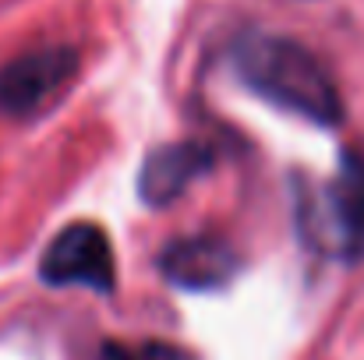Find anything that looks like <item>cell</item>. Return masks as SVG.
<instances>
[{
    "mask_svg": "<svg viewBox=\"0 0 364 360\" xmlns=\"http://www.w3.org/2000/svg\"><path fill=\"white\" fill-rule=\"evenodd\" d=\"M159 268L173 286L216 290V286H227L237 276L241 258L234 254L230 244H223L216 237H184L163 247Z\"/></svg>",
    "mask_w": 364,
    "mask_h": 360,
    "instance_id": "obj_5",
    "label": "cell"
},
{
    "mask_svg": "<svg viewBox=\"0 0 364 360\" xmlns=\"http://www.w3.org/2000/svg\"><path fill=\"white\" fill-rule=\"evenodd\" d=\"M234 67L247 89L297 117L333 127L343 120V99L322 60L283 36H244L234 46Z\"/></svg>",
    "mask_w": 364,
    "mask_h": 360,
    "instance_id": "obj_1",
    "label": "cell"
},
{
    "mask_svg": "<svg viewBox=\"0 0 364 360\" xmlns=\"http://www.w3.org/2000/svg\"><path fill=\"white\" fill-rule=\"evenodd\" d=\"M213 148L205 141H173L156 148L138 177V191L149 205H166L181 198L209 166H213Z\"/></svg>",
    "mask_w": 364,
    "mask_h": 360,
    "instance_id": "obj_6",
    "label": "cell"
},
{
    "mask_svg": "<svg viewBox=\"0 0 364 360\" xmlns=\"http://www.w3.org/2000/svg\"><path fill=\"white\" fill-rule=\"evenodd\" d=\"M78 75L75 46H39L0 67V114L36 117L43 114Z\"/></svg>",
    "mask_w": 364,
    "mask_h": 360,
    "instance_id": "obj_3",
    "label": "cell"
},
{
    "mask_svg": "<svg viewBox=\"0 0 364 360\" xmlns=\"http://www.w3.org/2000/svg\"><path fill=\"white\" fill-rule=\"evenodd\" d=\"M103 360H188L173 347H159V343H110L103 350Z\"/></svg>",
    "mask_w": 364,
    "mask_h": 360,
    "instance_id": "obj_7",
    "label": "cell"
},
{
    "mask_svg": "<svg viewBox=\"0 0 364 360\" xmlns=\"http://www.w3.org/2000/svg\"><path fill=\"white\" fill-rule=\"evenodd\" d=\"M114 276V247L96 223L64 227L39 258V279L50 286H89L96 293H110Z\"/></svg>",
    "mask_w": 364,
    "mask_h": 360,
    "instance_id": "obj_4",
    "label": "cell"
},
{
    "mask_svg": "<svg viewBox=\"0 0 364 360\" xmlns=\"http://www.w3.org/2000/svg\"><path fill=\"white\" fill-rule=\"evenodd\" d=\"M301 234L329 258L364 261V156L343 152L336 173L301 198Z\"/></svg>",
    "mask_w": 364,
    "mask_h": 360,
    "instance_id": "obj_2",
    "label": "cell"
}]
</instances>
